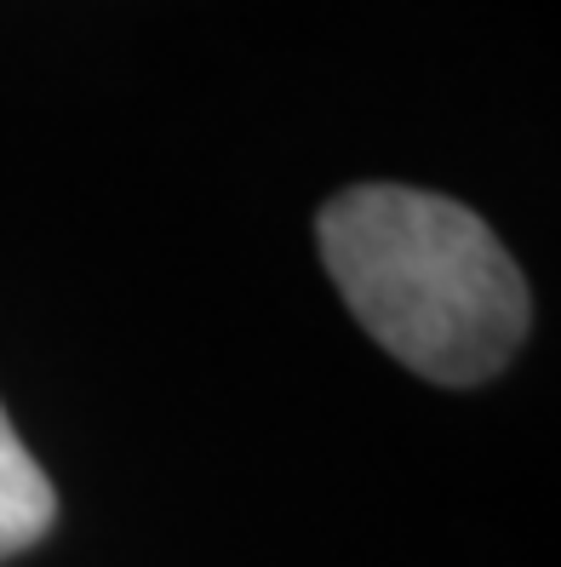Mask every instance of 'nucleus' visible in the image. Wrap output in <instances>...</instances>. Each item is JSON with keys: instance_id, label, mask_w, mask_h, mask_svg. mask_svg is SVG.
<instances>
[{"instance_id": "f257e3e1", "label": "nucleus", "mask_w": 561, "mask_h": 567, "mask_svg": "<svg viewBox=\"0 0 561 567\" xmlns=\"http://www.w3.org/2000/svg\"><path fill=\"white\" fill-rule=\"evenodd\" d=\"M321 258L355 321L413 373L481 384L527 339V281L505 241L430 189L355 184L321 207Z\"/></svg>"}, {"instance_id": "f03ea898", "label": "nucleus", "mask_w": 561, "mask_h": 567, "mask_svg": "<svg viewBox=\"0 0 561 567\" xmlns=\"http://www.w3.org/2000/svg\"><path fill=\"white\" fill-rule=\"evenodd\" d=\"M52 516H58V493L35 464V453L18 442L7 408H0V561L35 545L52 527Z\"/></svg>"}]
</instances>
